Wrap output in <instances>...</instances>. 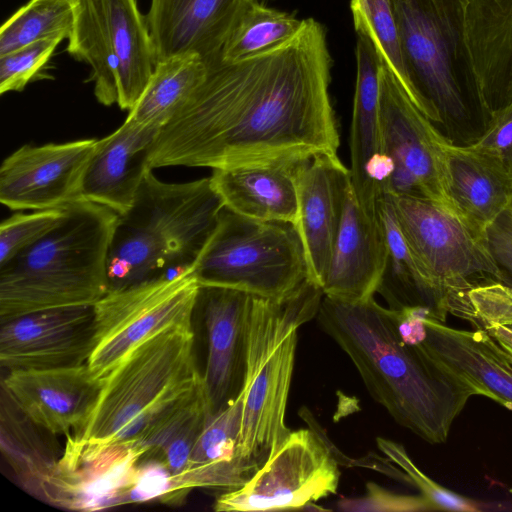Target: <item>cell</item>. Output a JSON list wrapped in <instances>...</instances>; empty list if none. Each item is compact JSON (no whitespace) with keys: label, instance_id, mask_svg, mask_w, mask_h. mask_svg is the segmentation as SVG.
Listing matches in <instances>:
<instances>
[{"label":"cell","instance_id":"15","mask_svg":"<svg viewBox=\"0 0 512 512\" xmlns=\"http://www.w3.org/2000/svg\"><path fill=\"white\" fill-rule=\"evenodd\" d=\"M0 323V364L7 371L78 366L92 350L93 305L35 311Z\"/></svg>","mask_w":512,"mask_h":512},{"label":"cell","instance_id":"47","mask_svg":"<svg viewBox=\"0 0 512 512\" xmlns=\"http://www.w3.org/2000/svg\"><path fill=\"white\" fill-rule=\"evenodd\" d=\"M70 1H72V2H73L74 0H70Z\"/></svg>","mask_w":512,"mask_h":512},{"label":"cell","instance_id":"14","mask_svg":"<svg viewBox=\"0 0 512 512\" xmlns=\"http://www.w3.org/2000/svg\"><path fill=\"white\" fill-rule=\"evenodd\" d=\"M97 139L23 145L2 162L0 202L11 210L64 208L80 200Z\"/></svg>","mask_w":512,"mask_h":512},{"label":"cell","instance_id":"30","mask_svg":"<svg viewBox=\"0 0 512 512\" xmlns=\"http://www.w3.org/2000/svg\"><path fill=\"white\" fill-rule=\"evenodd\" d=\"M212 414L202 381L136 443L146 451L143 458L158 459L170 471L173 487L169 504L175 483L186 472L194 444Z\"/></svg>","mask_w":512,"mask_h":512},{"label":"cell","instance_id":"2","mask_svg":"<svg viewBox=\"0 0 512 512\" xmlns=\"http://www.w3.org/2000/svg\"><path fill=\"white\" fill-rule=\"evenodd\" d=\"M317 319L349 356L371 397L399 425L430 444L447 441L453 422L477 393L405 344L387 307L374 297L351 303L323 295Z\"/></svg>","mask_w":512,"mask_h":512},{"label":"cell","instance_id":"1","mask_svg":"<svg viewBox=\"0 0 512 512\" xmlns=\"http://www.w3.org/2000/svg\"><path fill=\"white\" fill-rule=\"evenodd\" d=\"M207 64L202 82L159 131L152 169L338 155L332 57L321 23L303 19L287 41L241 60Z\"/></svg>","mask_w":512,"mask_h":512},{"label":"cell","instance_id":"7","mask_svg":"<svg viewBox=\"0 0 512 512\" xmlns=\"http://www.w3.org/2000/svg\"><path fill=\"white\" fill-rule=\"evenodd\" d=\"M201 285L279 299L309 281L305 252L292 223L263 221L224 208L193 266Z\"/></svg>","mask_w":512,"mask_h":512},{"label":"cell","instance_id":"23","mask_svg":"<svg viewBox=\"0 0 512 512\" xmlns=\"http://www.w3.org/2000/svg\"><path fill=\"white\" fill-rule=\"evenodd\" d=\"M388 245L379 216L359 205L349 182L330 264L321 285L323 295L343 302L374 297L382 283Z\"/></svg>","mask_w":512,"mask_h":512},{"label":"cell","instance_id":"36","mask_svg":"<svg viewBox=\"0 0 512 512\" xmlns=\"http://www.w3.org/2000/svg\"><path fill=\"white\" fill-rule=\"evenodd\" d=\"M378 449L410 478L412 486L417 487L435 510L475 512L481 505L459 495L433 481L413 462L406 449L400 443L383 437L376 438Z\"/></svg>","mask_w":512,"mask_h":512},{"label":"cell","instance_id":"39","mask_svg":"<svg viewBox=\"0 0 512 512\" xmlns=\"http://www.w3.org/2000/svg\"><path fill=\"white\" fill-rule=\"evenodd\" d=\"M336 507L343 512H423L435 510L423 495H403L374 482L366 484L360 497L342 498Z\"/></svg>","mask_w":512,"mask_h":512},{"label":"cell","instance_id":"43","mask_svg":"<svg viewBox=\"0 0 512 512\" xmlns=\"http://www.w3.org/2000/svg\"><path fill=\"white\" fill-rule=\"evenodd\" d=\"M489 247L504 271L506 283H512V206L487 230Z\"/></svg>","mask_w":512,"mask_h":512},{"label":"cell","instance_id":"35","mask_svg":"<svg viewBox=\"0 0 512 512\" xmlns=\"http://www.w3.org/2000/svg\"><path fill=\"white\" fill-rule=\"evenodd\" d=\"M303 19L253 2L241 16L226 42L221 59L236 61L272 48L298 33Z\"/></svg>","mask_w":512,"mask_h":512},{"label":"cell","instance_id":"4","mask_svg":"<svg viewBox=\"0 0 512 512\" xmlns=\"http://www.w3.org/2000/svg\"><path fill=\"white\" fill-rule=\"evenodd\" d=\"M225 208L210 177L169 183L153 170L118 215L107 263L109 290L193 268Z\"/></svg>","mask_w":512,"mask_h":512},{"label":"cell","instance_id":"22","mask_svg":"<svg viewBox=\"0 0 512 512\" xmlns=\"http://www.w3.org/2000/svg\"><path fill=\"white\" fill-rule=\"evenodd\" d=\"M350 170L338 155L307 158L297 176L294 226L303 244L309 279L321 288L339 231Z\"/></svg>","mask_w":512,"mask_h":512},{"label":"cell","instance_id":"13","mask_svg":"<svg viewBox=\"0 0 512 512\" xmlns=\"http://www.w3.org/2000/svg\"><path fill=\"white\" fill-rule=\"evenodd\" d=\"M339 463L313 428L291 431L280 448L241 487L222 492L217 512L301 510L335 494Z\"/></svg>","mask_w":512,"mask_h":512},{"label":"cell","instance_id":"12","mask_svg":"<svg viewBox=\"0 0 512 512\" xmlns=\"http://www.w3.org/2000/svg\"><path fill=\"white\" fill-rule=\"evenodd\" d=\"M401 340L420 357L512 410V349L487 330L449 327L423 305L387 308Z\"/></svg>","mask_w":512,"mask_h":512},{"label":"cell","instance_id":"41","mask_svg":"<svg viewBox=\"0 0 512 512\" xmlns=\"http://www.w3.org/2000/svg\"><path fill=\"white\" fill-rule=\"evenodd\" d=\"M472 144L496 155L512 170V102L490 115Z\"/></svg>","mask_w":512,"mask_h":512},{"label":"cell","instance_id":"27","mask_svg":"<svg viewBox=\"0 0 512 512\" xmlns=\"http://www.w3.org/2000/svg\"><path fill=\"white\" fill-rule=\"evenodd\" d=\"M242 399L212 414L192 449L186 472L176 481L172 504H180L197 488L231 491L244 485L256 469L240 453Z\"/></svg>","mask_w":512,"mask_h":512},{"label":"cell","instance_id":"11","mask_svg":"<svg viewBox=\"0 0 512 512\" xmlns=\"http://www.w3.org/2000/svg\"><path fill=\"white\" fill-rule=\"evenodd\" d=\"M379 121L382 153L394 166L383 192L428 198L457 214L443 149L448 138L413 103L384 63L379 75Z\"/></svg>","mask_w":512,"mask_h":512},{"label":"cell","instance_id":"33","mask_svg":"<svg viewBox=\"0 0 512 512\" xmlns=\"http://www.w3.org/2000/svg\"><path fill=\"white\" fill-rule=\"evenodd\" d=\"M357 35L368 38L382 62L392 71L413 103L435 124H442L438 112L419 94L407 73L392 0H351Z\"/></svg>","mask_w":512,"mask_h":512},{"label":"cell","instance_id":"29","mask_svg":"<svg viewBox=\"0 0 512 512\" xmlns=\"http://www.w3.org/2000/svg\"><path fill=\"white\" fill-rule=\"evenodd\" d=\"M208 64L197 55H181L157 62L127 120L160 131L182 108L206 76Z\"/></svg>","mask_w":512,"mask_h":512},{"label":"cell","instance_id":"25","mask_svg":"<svg viewBox=\"0 0 512 512\" xmlns=\"http://www.w3.org/2000/svg\"><path fill=\"white\" fill-rule=\"evenodd\" d=\"M448 190L461 220L480 238L512 206V170L496 155L472 143L443 146Z\"/></svg>","mask_w":512,"mask_h":512},{"label":"cell","instance_id":"17","mask_svg":"<svg viewBox=\"0 0 512 512\" xmlns=\"http://www.w3.org/2000/svg\"><path fill=\"white\" fill-rule=\"evenodd\" d=\"M87 364L7 371L1 387L21 411L53 435L77 431L92 412L102 388Z\"/></svg>","mask_w":512,"mask_h":512},{"label":"cell","instance_id":"45","mask_svg":"<svg viewBox=\"0 0 512 512\" xmlns=\"http://www.w3.org/2000/svg\"><path fill=\"white\" fill-rule=\"evenodd\" d=\"M301 510H307V511H330V509H327L325 507L317 506L314 504V502H310L306 504Z\"/></svg>","mask_w":512,"mask_h":512},{"label":"cell","instance_id":"40","mask_svg":"<svg viewBox=\"0 0 512 512\" xmlns=\"http://www.w3.org/2000/svg\"><path fill=\"white\" fill-rule=\"evenodd\" d=\"M173 477L168 468L158 459L143 458L137 469L135 479L127 491L124 504L159 500L170 503Z\"/></svg>","mask_w":512,"mask_h":512},{"label":"cell","instance_id":"42","mask_svg":"<svg viewBox=\"0 0 512 512\" xmlns=\"http://www.w3.org/2000/svg\"><path fill=\"white\" fill-rule=\"evenodd\" d=\"M300 416L310 428L317 430L321 434L339 465L370 468L397 481L402 482L405 480V473L399 467L397 468L394 466V463L387 457L383 458L373 454V456H366L364 458L354 460L343 455L341 451H339L335 445L329 441L327 435L323 431V428L319 425L313 414L308 409L302 408L300 410Z\"/></svg>","mask_w":512,"mask_h":512},{"label":"cell","instance_id":"19","mask_svg":"<svg viewBox=\"0 0 512 512\" xmlns=\"http://www.w3.org/2000/svg\"><path fill=\"white\" fill-rule=\"evenodd\" d=\"M250 296L228 287H199L196 309L203 318L207 344L201 375L213 414L235 399L243 385Z\"/></svg>","mask_w":512,"mask_h":512},{"label":"cell","instance_id":"24","mask_svg":"<svg viewBox=\"0 0 512 512\" xmlns=\"http://www.w3.org/2000/svg\"><path fill=\"white\" fill-rule=\"evenodd\" d=\"M159 131L127 119L109 135L97 139L87 168L80 200L126 213L149 171L150 156Z\"/></svg>","mask_w":512,"mask_h":512},{"label":"cell","instance_id":"46","mask_svg":"<svg viewBox=\"0 0 512 512\" xmlns=\"http://www.w3.org/2000/svg\"><path fill=\"white\" fill-rule=\"evenodd\" d=\"M260 3L262 4H266L268 1H272V0H258Z\"/></svg>","mask_w":512,"mask_h":512},{"label":"cell","instance_id":"31","mask_svg":"<svg viewBox=\"0 0 512 512\" xmlns=\"http://www.w3.org/2000/svg\"><path fill=\"white\" fill-rule=\"evenodd\" d=\"M45 429L30 420L1 387V451L24 489L40 498L60 456Z\"/></svg>","mask_w":512,"mask_h":512},{"label":"cell","instance_id":"32","mask_svg":"<svg viewBox=\"0 0 512 512\" xmlns=\"http://www.w3.org/2000/svg\"><path fill=\"white\" fill-rule=\"evenodd\" d=\"M67 50L91 67L94 95L105 106L118 101V62L100 0H74Z\"/></svg>","mask_w":512,"mask_h":512},{"label":"cell","instance_id":"9","mask_svg":"<svg viewBox=\"0 0 512 512\" xmlns=\"http://www.w3.org/2000/svg\"><path fill=\"white\" fill-rule=\"evenodd\" d=\"M465 0H392L407 73L442 124L469 119L462 71ZM468 67V66H467Z\"/></svg>","mask_w":512,"mask_h":512},{"label":"cell","instance_id":"3","mask_svg":"<svg viewBox=\"0 0 512 512\" xmlns=\"http://www.w3.org/2000/svg\"><path fill=\"white\" fill-rule=\"evenodd\" d=\"M35 244L0 266V322L52 308L94 305L109 290L107 263L118 214L77 200Z\"/></svg>","mask_w":512,"mask_h":512},{"label":"cell","instance_id":"21","mask_svg":"<svg viewBox=\"0 0 512 512\" xmlns=\"http://www.w3.org/2000/svg\"><path fill=\"white\" fill-rule=\"evenodd\" d=\"M356 63L350 130V182L362 209L377 217L380 188L388 183L394 166L381 149L379 75L383 62L373 43L362 35H357Z\"/></svg>","mask_w":512,"mask_h":512},{"label":"cell","instance_id":"37","mask_svg":"<svg viewBox=\"0 0 512 512\" xmlns=\"http://www.w3.org/2000/svg\"><path fill=\"white\" fill-rule=\"evenodd\" d=\"M65 207L15 213L0 224V266L29 248L65 216Z\"/></svg>","mask_w":512,"mask_h":512},{"label":"cell","instance_id":"18","mask_svg":"<svg viewBox=\"0 0 512 512\" xmlns=\"http://www.w3.org/2000/svg\"><path fill=\"white\" fill-rule=\"evenodd\" d=\"M258 0H151L146 22L156 63L197 55L207 63L223 48L246 9Z\"/></svg>","mask_w":512,"mask_h":512},{"label":"cell","instance_id":"16","mask_svg":"<svg viewBox=\"0 0 512 512\" xmlns=\"http://www.w3.org/2000/svg\"><path fill=\"white\" fill-rule=\"evenodd\" d=\"M146 451L134 443L82 450L70 443L44 480L40 499L57 507L95 511L123 505Z\"/></svg>","mask_w":512,"mask_h":512},{"label":"cell","instance_id":"5","mask_svg":"<svg viewBox=\"0 0 512 512\" xmlns=\"http://www.w3.org/2000/svg\"><path fill=\"white\" fill-rule=\"evenodd\" d=\"M194 336L193 327L171 326L133 347L102 378L92 412L66 442L82 450L136 444L201 384Z\"/></svg>","mask_w":512,"mask_h":512},{"label":"cell","instance_id":"8","mask_svg":"<svg viewBox=\"0 0 512 512\" xmlns=\"http://www.w3.org/2000/svg\"><path fill=\"white\" fill-rule=\"evenodd\" d=\"M382 194L432 283L437 319L445 322L448 313L469 319L473 276H490L506 283L488 240L477 236L457 214L428 198Z\"/></svg>","mask_w":512,"mask_h":512},{"label":"cell","instance_id":"10","mask_svg":"<svg viewBox=\"0 0 512 512\" xmlns=\"http://www.w3.org/2000/svg\"><path fill=\"white\" fill-rule=\"evenodd\" d=\"M200 283L193 268L173 276L111 289L93 305L94 335L87 360L102 379L136 345L171 327H193Z\"/></svg>","mask_w":512,"mask_h":512},{"label":"cell","instance_id":"38","mask_svg":"<svg viewBox=\"0 0 512 512\" xmlns=\"http://www.w3.org/2000/svg\"><path fill=\"white\" fill-rule=\"evenodd\" d=\"M62 41L61 38L46 39L0 56V93L22 91Z\"/></svg>","mask_w":512,"mask_h":512},{"label":"cell","instance_id":"34","mask_svg":"<svg viewBox=\"0 0 512 512\" xmlns=\"http://www.w3.org/2000/svg\"><path fill=\"white\" fill-rule=\"evenodd\" d=\"M74 18L70 0H30L21 6L0 29V56L32 43L68 39Z\"/></svg>","mask_w":512,"mask_h":512},{"label":"cell","instance_id":"6","mask_svg":"<svg viewBox=\"0 0 512 512\" xmlns=\"http://www.w3.org/2000/svg\"><path fill=\"white\" fill-rule=\"evenodd\" d=\"M322 298L321 288L310 280L283 298L250 296L239 446L256 470L291 433L285 414L298 330L317 316Z\"/></svg>","mask_w":512,"mask_h":512},{"label":"cell","instance_id":"26","mask_svg":"<svg viewBox=\"0 0 512 512\" xmlns=\"http://www.w3.org/2000/svg\"><path fill=\"white\" fill-rule=\"evenodd\" d=\"M307 158L283 157L212 169L210 179L228 210L257 220L294 224L297 176Z\"/></svg>","mask_w":512,"mask_h":512},{"label":"cell","instance_id":"28","mask_svg":"<svg viewBox=\"0 0 512 512\" xmlns=\"http://www.w3.org/2000/svg\"><path fill=\"white\" fill-rule=\"evenodd\" d=\"M118 62V101L131 110L144 91L156 65L146 18L136 0H100Z\"/></svg>","mask_w":512,"mask_h":512},{"label":"cell","instance_id":"20","mask_svg":"<svg viewBox=\"0 0 512 512\" xmlns=\"http://www.w3.org/2000/svg\"><path fill=\"white\" fill-rule=\"evenodd\" d=\"M463 40L484 124L512 102V0H465Z\"/></svg>","mask_w":512,"mask_h":512},{"label":"cell","instance_id":"44","mask_svg":"<svg viewBox=\"0 0 512 512\" xmlns=\"http://www.w3.org/2000/svg\"><path fill=\"white\" fill-rule=\"evenodd\" d=\"M503 343L510 349H512V327L504 330L502 334Z\"/></svg>","mask_w":512,"mask_h":512}]
</instances>
